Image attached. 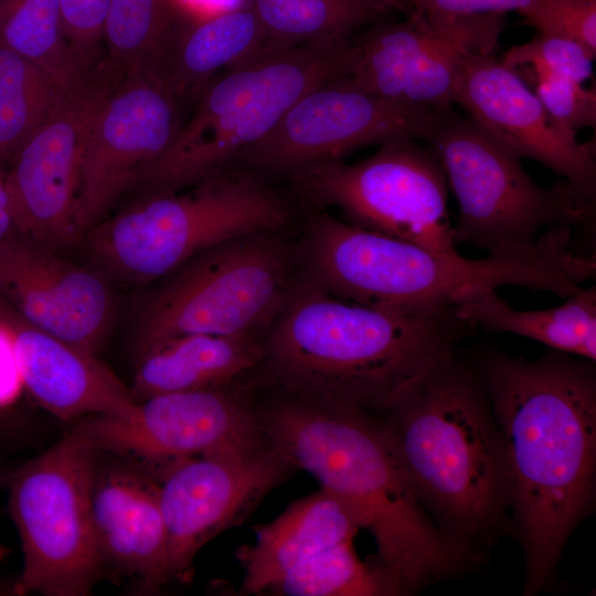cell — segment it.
Segmentation results:
<instances>
[{
    "mask_svg": "<svg viewBox=\"0 0 596 596\" xmlns=\"http://www.w3.org/2000/svg\"><path fill=\"white\" fill-rule=\"evenodd\" d=\"M596 54L563 38L538 34L531 41L510 47L501 62L513 70L564 77L576 83L594 77Z\"/></svg>",
    "mask_w": 596,
    "mask_h": 596,
    "instance_id": "cell-31",
    "label": "cell"
},
{
    "mask_svg": "<svg viewBox=\"0 0 596 596\" xmlns=\"http://www.w3.org/2000/svg\"><path fill=\"white\" fill-rule=\"evenodd\" d=\"M425 142L458 203L456 243L488 255H521L535 247L544 227L573 226L594 209L566 182L540 187L518 155L453 107L439 111Z\"/></svg>",
    "mask_w": 596,
    "mask_h": 596,
    "instance_id": "cell-8",
    "label": "cell"
},
{
    "mask_svg": "<svg viewBox=\"0 0 596 596\" xmlns=\"http://www.w3.org/2000/svg\"><path fill=\"white\" fill-rule=\"evenodd\" d=\"M532 0H403L407 13L435 19H454L482 14L518 13Z\"/></svg>",
    "mask_w": 596,
    "mask_h": 596,
    "instance_id": "cell-35",
    "label": "cell"
},
{
    "mask_svg": "<svg viewBox=\"0 0 596 596\" xmlns=\"http://www.w3.org/2000/svg\"><path fill=\"white\" fill-rule=\"evenodd\" d=\"M7 550L4 546L0 545V561L4 557Z\"/></svg>",
    "mask_w": 596,
    "mask_h": 596,
    "instance_id": "cell-39",
    "label": "cell"
},
{
    "mask_svg": "<svg viewBox=\"0 0 596 596\" xmlns=\"http://www.w3.org/2000/svg\"><path fill=\"white\" fill-rule=\"evenodd\" d=\"M469 327L532 339L550 349L589 361L596 359V289L579 288L560 306L518 310L496 290L472 296L454 308Z\"/></svg>",
    "mask_w": 596,
    "mask_h": 596,
    "instance_id": "cell-24",
    "label": "cell"
},
{
    "mask_svg": "<svg viewBox=\"0 0 596 596\" xmlns=\"http://www.w3.org/2000/svg\"><path fill=\"white\" fill-rule=\"evenodd\" d=\"M124 75L106 65L71 91L11 157L4 182L17 233L51 249L74 244L75 199L94 120Z\"/></svg>",
    "mask_w": 596,
    "mask_h": 596,
    "instance_id": "cell-15",
    "label": "cell"
},
{
    "mask_svg": "<svg viewBox=\"0 0 596 596\" xmlns=\"http://www.w3.org/2000/svg\"><path fill=\"white\" fill-rule=\"evenodd\" d=\"M179 99L164 82L125 74L100 107L82 158L75 224L82 235L142 180L181 128Z\"/></svg>",
    "mask_w": 596,
    "mask_h": 596,
    "instance_id": "cell-16",
    "label": "cell"
},
{
    "mask_svg": "<svg viewBox=\"0 0 596 596\" xmlns=\"http://www.w3.org/2000/svg\"><path fill=\"white\" fill-rule=\"evenodd\" d=\"M22 389L24 386L12 338L0 322V409L12 405Z\"/></svg>",
    "mask_w": 596,
    "mask_h": 596,
    "instance_id": "cell-36",
    "label": "cell"
},
{
    "mask_svg": "<svg viewBox=\"0 0 596 596\" xmlns=\"http://www.w3.org/2000/svg\"><path fill=\"white\" fill-rule=\"evenodd\" d=\"M454 103L521 159L535 160L562 175L581 201L594 206L595 143H582L562 131L518 71L493 54L470 55Z\"/></svg>",
    "mask_w": 596,
    "mask_h": 596,
    "instance_id": "cell-18",
    "label": "cell"
},
{
    "mask_svg": "<svg viewBox=\"0 0 596 596\" xmlns=\"http://www.w3.org/2000/svg\"><path fill=\"white\" fill-rule=\"evenodd\" d=\"M159 498L169 581L191 578L199 551L237 525L294 471L264 438L167 464Z\"/></svg>",
    "mask_w": 596,
    "mask_h": 596,
    "instance_id": "cell-13",
    "label": "cell"
},
{
    "mask_svg": "<svg viewBox=\"0 0 596 596\" xmlns=\"http://www.w3.org/2000/svg\"><path fill=\"white\" fill-rule=\"evenodd\" d=\"M380 413L418 499L467 558L509 507L501 437L478 372L454 354Z\"/></svg>",
    "mask_w": 596,
    "mask_h": 596,
    "instance_id": "cell-5",
    "label": "cell"
},
{
    "mask_svg": "<svg viewBox=\"0 0 596 596\" xmlns=\"http://www.w3.org/2000/svg\"><path fill=\"white\" fill-rule=\"evenodd\" d=\"M97 453L75 426L12 478L9 511L23 551L18 592L46 596L92 592L103 567L91 513Z\"/></svg>",
    "mask_w": 596,
    "mask_h": 596,
    "instance_id": "cell-10",
    "label": "cell"
},
{
    "mask_svg": "<svg viewBox=\"0 0 596 596\" xmlns=\"http://www.w3.org/2000/svg\"><path fill=\"white\" fill-rule=\"evenodd\" d=\"M0 47L45 71L65 92L79 88L92 74L68 43L58 0H2Z\"/></svg>",
    "mask_w": 596,
    "mask_h": 596,
    "instance_id": "cell-28",
    "label": "cell"
},
{
    "mask_svg": "<svg viewBox=\"0 0 596 596\" xmlns=\"http://www.w3.org/2000/svg\"><path fill=\"white\" fill-rule=\"evenodd\" d=\"M67 93L45 71L0 47V164L15 153Z\"/></svg>",
    "mask_w": 596,
    "mask_h": 596,
    "instance_id": "cell-29",
    "label": "cell"
},
{
    "mask_svg": "<svg viewBox=\"0 0 596 596\" xmlns=\"http://www.w3.org/2000/svg\"><path fill=\"white\" fill-rule=\"evenodd\" d=\"M254 384L153 395L129 417L92 415L77 428L97 451L164 462L260 439Z\"/></svg>",
    "mask_w": 596,
    "mask_h": 596,
    "instance_id": "cell-17",
    "label": "cell"
},
{
    "mask_svg": "<svg viewBox=\"0 0 596 596\" xmlns=\"http://www.w3.org/2000/svg\"><path fill=\"white\" fill-rule=\"evenodd\" d=\"M352 61L353 41L339 40L264 53L221 73L140 183L149 195L171 193L228 169L302 95L347 77Z\"/></svg>",
    "mask_w": 596,
    "mask_h": 596,
    "instance_id": "cell-6",
    "label": "cell"
},
{
    "mask_svg": "<svg viewBox=\"0 0 596 596\" xmlns=\"http://www.w3.org/2000/svg\"><path fill=\"white\" fill-rule=\"evenodd\" d=\"M64 31L81 65L92 73L99 45L109 0H58Z\"/></svg>",
    "mask_w": 596,
    "mask_h": 596,
    "instance_id": "cell-34",
    "label": "cell"
},
{
    "mask_svg": "<svg viewBox=\"0 0 596 596\" xmlns=\"http://www.w3.org/2000/svg\"><path fill=\"white\" fill-rule=\"evenodd\" d=\"M91 513L103 565L156 588L167 582V534L159 483L128 466L95 467Z\"/></svg>",
    "mask_w": 596,
    "mask_h": 596,
    "instance_id": "cell-21",
    "label": "cell"
},
{
    "mask_svg": "<svg viewBox=\"0 0 596 596\" xmlns=\"http://www.w3.org/2000/svg\"><path fill=\"white\" fill-rule=\"evenodd\" d=\"M187 25L174 0H109L104 25L108 65L164 82L173 47Z\"/></svg>",
    "mask_w": 596,
    "mask_h": 596,
    "instance_id": "cell-26",
    "label": "cell"
},
{
    "mask_svg": "<svg viewBox=\"0 0 596 596\" xmlns=\"http://www.w3.org/2000/svg\"><path fill=\"white\" fill-rule=\"evenodd\" d=\"M286 596L396 595L387 578L356 555L353 541L327 547L287 570L267 590Z\"/></svg>",
    "mask_w": 596,
    "mask_h": 596,
    "instance_id": "cell-30",
    "label": "cell"
},
{
    "mask_svg": "<svg viewBox=\"0 0 596 596\" xmlns=\"http://www.w3.org/2000/svg\"><path fill=\"white\" fill-rule=\"evenodd\" d=\"M278 232L242 235L195 255L150 299L140 351L185 336H243L267 330L291 287L289 252Z\"/></svg>",
    "mask_w": 596,
    "mask_h": 596,
    "instance_id": "cell-9",
    "label": "cell"
},
{
    "mask_svg": "<svg viewBox=\"0 0 596 596\" xmlns=\"http://www.w3.org/2000/svg\"><path fill=\"white\" fill-rule=\"evenodd\" d=\"M416 139L380 145L355 163L326 162L290 178L315 206H334L359 227L445 253H458L445 172Z\"/></svg>",
    "mask_w": 596,
    "mask_h": 596,
    "instance_id": "cell-11",
    "label": "cell"
},
{
    "mask_svg": "<svg viewBox=\"0 0 596 596\" xmlns=\"http://www.w3.org/2000/svg\"><path fill=\"white\" fill-rule=\"evenodd\" d=\"M1 1H2V0H0V2H1Z\"/></svg>",
    "mask_w": 596,
    "mask_h": 596,
    "instance_id": "cell-40",
    "label": "cell"
},
{
    "mask_svg": "<svg viewBox=\"0 0 596 596\" xmlns=\"http://www.w3.org/2000/svg\"><path fill=\"white\" fill-rule=\"evenodd\" d=\"M592 362L553 349L534 361L499 351L480 360L478 374L499 428L509 507L525 555L528 595L550 581L567 538L593 504Z\"/></svg>",
    "mask_w": 596,
    "mask_h": 596,
    "instance_id": "cell-1",
    "label": "cell"
},
{
    "mask_svg": "<svg viewBox=\"0 0 596 596\" xmlns=\"http://www.w3.org/2000/svg\"><path fill=\"white\" fill-rule=\"evenodd\" d=\"M361 526L351 509L320 488L263 525L251 546L238 552L242 594H266L290 567L332 545L353 541Z\"/></svg>",
    "mask_w": 596,
    "mask_h": 596,
    "instance_id": "cell-22",
    "label": "cell"
},
{
    "mask_svg": "<svg viewBox=\"0 0 596 596\" xmlns=\"http://www.w3.org/2000/svg\"><path fill=\"white\" fill-rule=\"evenodd\" d=\"M519 13L538 34L575 41L596 54V0H532Z\"/></svg>",
    "mask_w": 596,
    "mask_h": 596,
    "instance_id": "cell-32",
    "label": "cell"
},
{
    "mask_svg": "<svg viewBox=\"0 0 596 596\" xmlns=\"http://www.w3.org/2000/svg\"><path fill=\"white\" fill-rule=\"evenodd\" d=\"M572 226L549 228L535 247L513 256L473 259L365 230L316 213L302 244L306 278L327 292L369 307L454 309L505 285L567 298L595 277V257L572 251Z\"/></svg>",
    "mask_w": 596,
    "mask_h": 596,
    "instance_id": "cell-4",
    "label": "cell"
},
{
    "mask_svg": "<svg viewBox=\"0 0 596 596\" xmlns=\"http://www.w3.org/2000/svg\"><path fill=\"white\" fill-rule=\"evenodd\" d=\"M439 111L395 103L338 78L302 95L230 168L290 179L368 146L400 139L425 141Z\"/></svg>",
    "mask_w": 596,
    "mask_h": 596,
    "instance_id": "cell-12",
    "label": "cell"
},
{
    "mask_svg": "<svg viewBox=\"0 0 596 596\" xmlns=\"http://www.w3.org/2000/svg\"><path fill=\"white\" fill-rule=\"evenodd\" d=\"M534 94L551 119L565 134L576 137L596 124V91L584 84L547 74L530 73Z\"/></svg>",
    "mask_w": 596,
    "mask_h": 596,
    "instance_id": "cell-33",
    "label": "cell"
},
{
    "mask_svg": "<svg viewBox=\"0 0 596 596\" xmlns=\"http://www.w3.org/2000/svg\"><path fill=\"white\" fill-rule=\"evenodd\" d=\"M468 328L454 309L369 307L305 278L267 329L260 369L284 392L380 413L453 356Z\"/></svg>",
    "mask_w": 596,
    "mask_h": 596,
    "instance_id": "cell-3",
    "label": "cell"
},
{
    "mask_svg": "<svg viewBox=\"0 0 596 596\" xmlns=\"http://www.w3.org/2000/svg\"><path fill=\"white\" fill-rule=\"evenodd\" d=\"M18 233L0 242V299L34 327L95 354L107 332L111 297L93 270Z\"/></svg>",
    "mask_w": 596,
    "mask_h": 596,
    "instance_id": "cell-19",
    "label": "cell"
},
{
    "mask_svg": "<svg viewBox=\"0 0 596 596\" xmlns=\"http://www.w3.org/2000/svg\"><path fill=\"white\" fill-rule=\"evenodd\" d=\"M265 358L262 333L185 334L141 351L130 392L140 402L153 395L243 382Z\"/></svg>",
    "mask_w": 596,
    "mask_h": 596,
    "instance_id": "cell-23",
    "label": "cell"
},
{
    "mask_svg": "<svg viewBox=\"0 0 596 596\" xmlns=\"http://www.w3.org/2000/svg\"><path fill=\"white\" fill-rule=\"evenodd\" d=\"M0 322L12 338L24 389L53 415L125 418L136 412L130 390L95 354L34 327L1 299Z\"/></svg>",
    "mask_w": 596,
    "mask_h": 596,
    "instance_id": "cell-20",
    "label": "cell"
},
{
    "mask_svg": "<svg viewBox=\"0 0 596 596\" xmlns=\"http://www.w3.org/2000/svg\"><path fill=\"white\" fill-rule=\"evenodd\" d=\"M255 413L266 444L313 476L375 542L373 564L398 594L450 574L462 558L418 499L376 413L279 390Z\"/></svg>",
    "mask_w": 596,
    "mask_h": 596,
    "instance_id": "cell-2",
    "label": "cell"
},
{
    "mask_svg": "<svg viewBox=\"0 0 596 596\" xmlns=\"http://www.w3.org/2000/svg\"><path fill=\"white\" fill-rule=\"evenodd\" d=\"M187 192L149 195L88 232L92 255L127 281L173 273L201 252L288 224L287 200L253 172L228 168Z\"/></svg>",
    "mask_w": 596,
    "mask_h": 596,
    "instance_id": "cell-7",
    "label": "cell"
},
{
    "mask_svg": "<svg viewBox=\"0 0 596 596\" xmlns=\"http://www.w3.org/2000/svg\"><path fill=\"white\" fill-rule=\"evenodd\" d=\"M373 1L376 2L379 6H381L382 8H384L386 11L396 10V11L407 13V7L403 2V0H373Z\"/></svg>",
    "mask_w": 596,
    "mask_h": 596,
    "instance_id": "cell-38",
    "label": "cell"
},
{
    "mask_svg": "<svg viewBox=\"0 0 596 596\" xmlns=\"http://www.w3.org/2000/svg\"><path fill=\"white\" fill-rule=\"evenodd\" d=\"M265 35V51L277 52L350 40L387 12L373 0H249Z\"/></svg>",
    "mask_w": 596,
    "mask_h": 596,
    "instance_id": "cell-27",
    "label": "cell"
},
{
    "mask_svg": "<svg viewBox=\"0 0 596 596\" xmlns=\"http://www.w3.org/2000/svg\"><path fill=\"white\" fill-rule=\"evenodd\" d=\"M503 29L504 14L435 19L408 13L405 21L376 25L353 42L345 78L395 103L445 110L455 104L465 61L493 54Z\"/></svg>",
    "mask_w": 596,
    "mask_h": 596,
    "instance_id": "cell-14",
    "label": "cell"
},
{
    "mask_svg": "<svg viewBox=\"0 0 596 596\" xmlns=\"http://www.w3.org/2000/svg\"><path fill=\"white\" fill-rule=\"evenodd\" d=\"M14 233L17 230L12 206L4 182V173L0 169V242Z\"/></svg>",
    "mask_w": 596,
    "mask_h": 596,
    "instance_id": "cell-37",
    "label": "cell"
},
{
    "mask_svg": "<svg viewBox=\"0 0 596 596\" xmlns=\"http://www.w3.org/2000/svg\"><path fill=\"white\" fill-rule=\"evenodd\" d=\"M266 53L263 29L247 3L187 25L171 53L164 83L179 99L221 73Z\"/></svg>",
    "mask_w": 596,
    "mask_h": 596,
    "instance_id": "cell-25",
    "label": "cell"
}]
</instances>
